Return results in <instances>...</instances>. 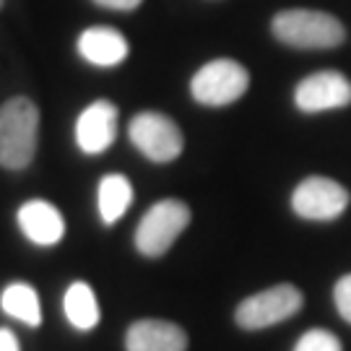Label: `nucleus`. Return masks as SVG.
<instances>
[{
    "label": "nucleus",
    "mask_w": 351,
    "mask_h": 351,
    "mask_svg": "<svg viewBox=\"0 0 351 351\" xmlns=\"http://www.w3.org/2000/svg\"><path fill=\"white\" fill-rule=\"evenodd\" d=\"M63 313L75 330H94L101 320L99 300L86 281H73L65 289Z\"/></svg>",
    "instance_id": "nucleus-13"
},
{
    "label": "nucleus",
    "mask_w": 351,
    "mask_h": 351,
    "mask_svg": "<svg viewBox=\"0 0 351 351\" xmlns=\"http://www.w3.org/2000/svg\"><path fill=\"white\" fill-rule=\"evenodd\" d=\"M128 138L136 149L154 164H169L185 149V136L169 114L164 112H138L128 125Z\"/></svg>",
    "instance_id": "nucleus-7"
},
{
    "label": "nucleus",
    "mask_w": 351,
    "mask_h": 351,
    "mask_svg": "<svg viewBox=\"0 0 351 351\" xmlns=\"http://www.w3.org/2000/svg\"><path fill=\"white\" fill-rule=\"evenodd\" d=\"M190 219H193V211L180 198H164L154 203L136 226V239H133L136 250L151 261L167 255L177 237L190 226Z\"/></svg>",
    "instance_id": "nucleus-3"
},
{
    "label": "nucleus",
    "mask_w": 351,
    "mask_h": 351,
    "mask_svg": "<svg viewBox=\"0 0 351 351\" xmlns=\"http://www.w3.org/2000/svg\"><path fill=\"white\" fill-rule=\"evenodd\" d=\"M274 37L291 50H333L346 39V29L333 13L317 8H287L271 19Z\"/></svg>",
    "instance_id": "nucleus-1"
},
{
    "label": "nucleus",
    "mask_w": 351,
    "mask_h": 351,
    "mask_svg": "<svg viewBox=\"0 0 351 351\" xmlns=\"http://www.w3.org/2000/svg\"><path fill=\"white\" fill-rule=\"evenodd\" d=\"M291 351H343V343H341V339L333 330L310 328V330H304L297 339Z\"/></svg>",
    "instance_id": "nucleus-16"
},
{
    "label": "nucleus",
    "mask_w": 351,
    "mask_h": 351,
    "mask_svg": "<svg viewBox=\"0 0 351 351\" xmlns=\"http://www.w3.org/2000/svg\"><path fill=\"white\" fill-rule=\"evenodd\" d=\"M16 219H19V229L24 232V237L34 245L52 247L65 237V219L60 208H55L52 203L42 201V198L26 201L19 208Z\"/></svg>",
    "instance_id": "nucleus-11"
},
{
    "label": "nucleus",
    "mask_w": 351,
    "mask_h": 351,
    "mask_svg": "<svg viewBox=\"0 0 351 351\" xmlns=\"http://www.w3.org/2000/svg\"><path fill=\"white\" fill-rule=\"evenodd\" d=\"M0 8H3V0H0Z\"/></svg>",
    "instance_id": "nucleus-20"
},
{
    "label": "nucleus",
    "mask_w": 351,
    "mask_h": 351,
    "mask_svg": "<svg viewBox=\"0 0 351 351\" xmlns=\"http://www.w3.org/2000/svg\"><path fill=\"white\" fill-rule=\"evenodd\" d=\"M94 3L110 11H136L143 0H94Z\"/></svg>",
    "instance_id": "nucleus-18"
},
{
    "label": "nucleus",
    "mask_w": 351,
    "mask_h": 351,
    "mask_svg": "<svg viewBox=\"0 0 351 351\" xmlns=\"http://www.w3.org/2000/svg\"><path fill=\"white\" fill-rule=\"evenodd\" d=\"M0 351H21L19 339L11 328H0Z\"/></svg>",
    "instance_id": "nucleus-19"
},
{
    "label": "nucleus",
    "mask_w": 351,
    "mask_h": 351,
    "mask_svg": "<svg viewBox=\"0 0 351 351\" xmlns=\"http://www.w3.org/2000/svg\"><path fill=\"white\" fill-rule=\"evenodd\" d=\"M294 107L302 114L336 112L351 107V81L336 68L315 71L294 86Z\"/></svg>",
    "instance_id": "nucleus-8"
},
{
    "label": "nucleus",
    "mask_w": 351,
    "mask_h": 351,
    "mask_svg": "<svg viewBox=\"0 0 351 351\" xmlns=\"http://www.w3.org/2000/svg\"><path fill=\"white\" fill-rule=\"evenodd\" d=\"M128 52V39L112 26H88L78 37V55L97 68H117Z\"/></svg>",
    "instance_id": "nucleus-12"
},
{
    "label": "nucleus",
    "mask_w": 351,
    "mask_h": 351,
    "mask_svg": "<svg viewBox=\"0 0 351 351\" xmlns=\"http://www.w3.org/2000/svg\"><path fill=\"white\" fill-rule=\"evenodd\" d=\"M302 307H304L302 289L284 281V284H274L252 297H245L234 310V323L242 330H265V328L291 320L294 315L302 313Z\"/></svg>",
    "instance_id": "nucleus-4"
},
{
    "label": "nucleus",
    "mask_w": 351,
    "mask_h": 351,
    "mask_svg": "<svg viewBox=\"0 0 351 351\" xmlns=\"http://www.w3.org/2000/svg\"><path fill=\"white\" fill-rule=\"evenodd\" d=\"M133 203V185L125 175H104L97 188V208H99L101 221L107 226L117 224L128 213Z\"/></svg>",
    "instance_id": "nucleus-14"
},
{
    "label": "nucleus",
    "mask_w": 351,
    "mask_h": 351,
    "mask_svg": "<svg viewBox=\"0 0 351 351\" xmlns=\"http://www.w3.org/2000/svg\"><path fill=\"white\" fill-rule=\"evenodd\" d=\"M39 110L26 97H13L0 107V167L21 172L37 154Z\"/></svg>",
    "instance_id": "nucleus-2"
},
{
    "label": "nucleus",
    "mask_w": 351,
    "mask_h": 351,
    "mask_svg": "<svg viewBox=\"0 0 351 351\" xmlns=\"http://www.w3.org/2000/svg\"><path fill=\"white\" fill-rule=\"evenodd\" d=\"M250 88V71L232 58H219L201 65L190 78V94L203 107H229Z\"/></svg>",
    "instance_id": "nucleus-6"
},
{
    "label": "nucleus",
    "mask_w": 351,
    "mask_h": 351,
    "mask_svg": "<svg viewBox=\"0 0 351 351\" xmlns=\"http://www.w3.org/2000/svg\"><path fill=\"white\" fill-rule=\"evenodd\" d=\"M188 333L172 320L143 317L125 330V351H188Z\"/></svg>",
    "instance_id": "nucleus-10"
},
{
    "label": "nucleus",
    "mask_w": 351,
    "mask_h": 351,
    "mask_svg": "<svg viewBox=\"0 0 351 351\" xmlns=\"http://www.w3.org/2000/svg\"><path fill=\"white\" fill-rule=\"evenodd\" d=\"M333 304H336V313L341 315V320H346L351 326V274H343L333 284Z\"/></svg>",
    "instance_id": "nucleus-17"
},
{
    "label": "nucleus",
    "mask_w": 351,
    "mask_h": 351,
    "mask_svg": "<svg viewBox=\"0 0 351 351\" xmlns=\"http://www.w3.org/2000/svg\"><path fill=\"white\" fill-rule=\"evenodd\" d=\"M0 307L3 313L21 320L26 326L39 328L42 326V307H39V294L34 287H29L24 281H13L3 289L0 294Z\"/></svg>",
    "instance_id": "nucleus-15"
},
{
    "label": "nucleus",
    "mask_w": 351,
    "mask_h": 351,
    "mask_svg": "<svg viewBox=\"0 0 351 351\" xmlns=\"http://www.w3.org/2000/svg\"><path fill=\"white\" fill-rule=\"evenodd\" d=\"M291 213L302 221H336L351 206V193L343 188L339 180L326 175H307L297 182L289 198Z\"/></svg>",
    "instance_id": "nucleus-5"
},
{
    "label": "nucleus",
    "mask_w": 351,
    "mask_h": 351,
    "mask_svg": "<svg viewBox=\"0 0 351 351\" xmlns=\"http://www.w3.org/2000/svg\"><path fill=\"white\" fill-rule=\"evenodd\" d=\"M120 112L110 99L91 101L75 120V143L86 156H99L117 138Z\"/></svg>",
    "instance_id": "nucleus-9"
}]
</instances>
